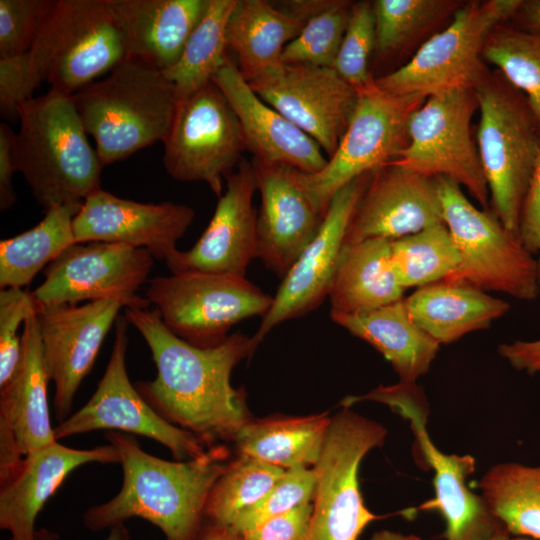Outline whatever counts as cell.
I'll list each match as a JSON object with an SVG mask.
<instances>
[{
	"label": "cell",
	"instance_id": "obj_39",
	"mask_svg": "<svg viewBox=\"0 0 540 540\" xmlns=\"http://www.w3.org/2000/svg\"><path fill=\"white\" fill-rule=\"evenodd\" d=\"M482 55L526 96L540 123V32L498 24L488 34Z\"/></svg>",
	"mask_w": 540,
	"mask_h": 540
},
{
	"label": "cell",
	"instance_id": "obj_47",
	"mask_svg": "<svg viewBox=\"0 0 540 540\" xmlns=\"http://www.w3.org/2000/svg\"><path fill=\"white\" fill-rule=\"evenodd\" d=\"M518 238L536 258L540 282V154L523 201Z\"/></svg>",
	"mask_w": 540,
	"mask_h": 540
},
{
	"label": "cell",
	"instance_id": "obj_3",
	"mask_svg": "<svg viewBox=\"0 0 540 540\" xmlns=\"http://www.w3.org/2000/svg\"><path fill=\"white\" fill-rule=\"evenodd\" d=\"M12 157L34 199L45 211L83 203L101 188L103 165L71 96L50 89L24 103Z\"/></svg>",
	"mask_w": 540,
	"mask_h": 540
},
{
	"label": "cell",
	"instance_id": "obj_29",
	"mask_svg": "<svg viewBox=\"0 0 540 540\" xmlns=\"http://www.w3.org/2000/svg\"><path fill=\"white\" fill-rule=\"evenodd\" d=\"M330 317L380 352L390 362L399 382L416 383L428 372L440 348L413 322L404 298L370 311L330 313Z\"/></svg>",
	"mask_w": 540,
	"mask_h": 540
},
{
	"label": "cell",
	"instance_id": "obj_48",
	"mask_svg": "<svg viewBox=\"0 0 540 540\" xmlns=\"http://www.w3.org/2000/svg\"><path fill=\"white\" fill-rule=\"evenodd\" d=\"M15 132L6 123L0 124V209H10L17 196L13 186V175L17 171L12 157Z\"/></svg>",
	"mask_w": 540,
	"mask_h": 540
},
{
	"label": "cell",
	"instance_id": "obj_8",
	"mask_svg": "<svg viewBox=\"0 0 540 540\" xmlns=\"http://www.w3.org/2000/svg\"><path fill=\"white\" fill-rule=\"evenodd\" d=\"M28 53L42 82L69 96L127 56L109 0H55Z\"/></svg>",
	"mask_w": 540,
	"mask_h": 540
},
{
	"label": "cell",
	"instance_id": "obj_11",
	"mask_svg": "<svg viewBox=\"0 0 540 540\" xmlns=\"http://www.w3.org/2000/svg\"><path fill=\"white\" fill-rule=\"evenodd\" d=\"M145 298L174 334L198 347L220 344L237 323L269 311L273 296L246 277L171 273L148 280Z\"/></svg>",
	"mask_w": 540,
	"mask_h": 540
},
{
	"label": "cell",
	"instance_id": "obj_7",
	"mask_svg": "<svg viewBox=\"0 0 540 540\" xmlns=\"http://www.w3.org/2000/svg\"><path fill=\"white\" fill-rule=\"evenodd\" d=\"M436 178L443 219L460 255L459 266L443 281L525 301L536 299L540 294L536 258L494 214L473 205L458 183Z\"/></svg>",
	"mask_w": 540,
	"mask_h": 540
},
{
	"label": "cell",
	"instance_id": "obj_23",
	"mask_svg": "<svg viewBox=\"0 0 540 540\" xmlns=\"http://www.w3.org/2000/svg\"><path fill=\"white\" fill-rule=\"evenodd\" d=\"M37 311L23 324L22 357L12 378L0 387V484L30 453L56 441L47 397L50 381L43 360Z\"/></svg>",
	"mask_w": 540,
	"mask_h": 540
},
{
	"label": "cell",
	"instance_id": "obj_1",
	"mask_svg": "<svg viewBox=\"0 0 540 540\" xmlns=\"http://www.w3.org/2000/svg\"><path fill=\"white\" fill-rule=\"evenodd\" d=\"M124 317L144 338L156 366L155 379L134 385L145 401L207 448L234 441L252 417L231 374L257 348L253 338L238 332L218 345L198 347L169 330L155 308H124Z\"/></svg>",
	"mask_w": 540,
	"mask_h": 540
},
{
	"label": "cell",
	"instance_id": "obj_45",
	"mask_svg": "<svg viewBox=\"0 0 540 540\" xmlns=\"http://www.w3.org/2000/svg\"><path fill=\"white\" fill-rule=\"evenodd\" d=\"M42 80L29 53L0 58V115L7 121H18L20 107L34 98Z\"/></svg>",
	"mask_w": 540,
	"mask_h": 540
},
{
	"label": "cell",
	"instance_id": "obj_41",
	"mask_svg": "<svg viewBox=\"0 0 540 540\" xmlns=\"http://www.w3.org/2000/svg\"><path fill=\"white\" fill-rule=\"evenodd\" d=\"M374 51L373 2H355L333 69L358 94L376 87V77L369 68Z\"/></svg>",
	"mask_w": 540,
	"mask_h": 540
},
{
	"label": "cell",
	"instance_id": "obj_4",
	"mask_svg": "<svg viewBox=\"0 0 540 540\" xmlns=\"http://www.w3.org/2000/svg\"><path fill=\"white\" fill-rule=\"evenodd\" d=\"M71 98L103 166L164 142L177 107L163 71L130 56Z\"/></svg>",
	"mask_w": 540,
	"mask_h": 540
},
{
	"label": "cell",
	"instance_id": "obj_52",
	"mask_svg": "<svg viewBox=\"0 0 540 540\" xmlns=\"http://www.w3.org/2000/svg\"><path fill=\"white\" fill-rule=\"evenodd\" d=\"M57 536L47 529H40L37 531L36 540H56ZM106 540H129V532L127 528L122 525H117L110 529V533Z\"/></svg>",
	"mask_w": 540,
	"mask_h": 540
},
{
	"label": "cell",
	"instance_id": "obj_34",
	"mask_svg": "<svg viewBox=\"0 0 540 540\" xmlns=\"http://www.w3.org/2000/svg\"><path fill=\"white\" fill-rule=\"evenodd\" d=\"M478 486L489 509L510 534L540 540V464L496 463Z\"/></svg>",
	"mask_w": 540,
	"mask_h": 540
},
{
	"label": "cell",
	"instance_id": "obj_43",
	"mask_svg": "<svg viewBox=\"0 0 540 540\" xmlns=\"http://www.w3.org/2000/svg\"><path fill=\"white\" fill-rule=\"evenodd\" d=\"M55 0H0V58L30 51Z\"/></svg>",
	"mask_w": 540,
	"mask_h": 540
},
{
	"label": "cell",
	"instance_id": "obj_44",
	"mask_svg": "<svg viewBox=\"0 0 540 540\" xmlns=\"http://www.w3.org/2000/svg\"><path fill=\"white\" fill-rule=\"evenodd\" d=\"M37 310L32 293L21 288L1 289L0 387L12 378L22 357V335H18L19 328Z\"/></svg>",
	"mask_w": 540,
	"mask_h": 540
},
{
	"label": "cell",
	"instance_id": "obj_27",
	"mask_svg": "<svg viewBox=\"0 0 540 540\" xmlns=\"http://www.w3.org/2000/svg\"><path fill=\"white\" fill-rule=\"evenodd\" d=\"M127 56L164 71L179 59L208 0H109Z\"/></svg>",
	"mask_w": 540,
	"mask_h": 540
},
{
	"label": "cell",
	"instance_id": "obj_50",
	"mask_svg": "<svg viewBox=\"0 0 540 540\" xmlns=\"http://www.w3.org/2000/svg\"><path fill=\"white\" fill-rule=\"evenodd\" d=\"M509 22L522 30L540 32V0H522Z\"/></svg>",
	"mask_w": 540,
	"mask_h": 540
},
{
	"label": "cell",
	"instance_id": "obj_32",
	"mask_svg": "<svg viewBox=\"0 0 540 540\" xmlns=\"http://www.w3.org/2000/svg\"><path fill=\"white\" fill-rule=\"evenodd\" d=\"M330 422L328 413L252 418L241 428L233 442L238 454L257 458L284 470L311 468L321 456Z\"/></svg>",
	"mask_w": 540,
	"mask_h": 540
},
{
	"label": "cell",
	"instance_id": "obj_24",
	"mask_svg": "<svg viewBox=\"0 0 540 540\" xmlns=\"http://www.w3.org/2000/svg\"><path fill=\"white\" fill-rule=\"evenodd\" d=\"M192 207L142 203L98 189L87 197L73 220L76 243L107 242L146 249L165 261L193 222Z\"/></svg>",
	"mask_w": 540,
	"mask_h": 540
},
{
	"label": "cell",
	"instance_id": "obj_25",
	"mask_svg": "<svg viewBox=\"0 0 540 540\" xmlns=\"http://www.w3.org/2000/svg\"><path fill=\"white\" fill-rule=\"evenodd\" d=\"M212 81L232 106L253 160L294 167L306 173L324 168L320 145L285 116L265 103L228 57Z\"/></svg>",
	"mask_w": 540,
	"mask_h": 540
},
{
	"label": "cell",
	"instance_id": "obj_16",
	"mask_svg": "<svg viewBox=\"0 0 540 540\" xmlns=\"http://www.w3.org/2000/svg\"><path fill=\"white\" fill-rule=\"evenodd\" d=\"M153 264L146 249L75 243L43 270L44 281L31 293L38 306L118 299L124 308H148L150 302L136 293L148 282Z\"/></svg>",
	"mask_w": 540,
	"mask_h": 540
},
{
	"label": "cell",
	"instance_id": "obj_21",
	"mask_svg": "<svg viewBox=\"0 0 540 540\" xmlns=\"http://www.w3.org/2000/svg\"><path fill=\"white\" fill-rule=\"evenodd\" d=\"M442 223L437 178L391 161L371 172L348 225L345 243L395 240Z\"/></svg>",
	"mask_w": 540,
	"mask_h": 540
},
{
	"label": "cell",
	"instance_id": "obj_49",
	"mask_svg": "<svg viewBox=\"0 0 540 540\" xmlns=\"http://www.w3.org/2000/svg\"><path fill=\"white\" fill-rule=\"evenodd\" d=\"M498 353L514 369L540 376V339L503 343Z\"/></svg>",
	"mask_w": 540,
	"mask_h": 540
},
{
	"label": "cell",
	"instance_id": "obj_2",
	"mask_svg": "<svg viewBox=\"0 0 540 540\" xmlns=\"http://www.w3.org/2000/svg\"><path fill=\"white\" fill-rule=\"evenodd\" d=\"M105 437L119 452L122 485L113 498L84 512V526L99 532L138 517L159 528L165 540H199L208 496L228 464L227 447L168 461L145 452L125 433L108 431Z\"/></svg>",
	"mask_w": 540,
	"mask_h": 540
},
{
	"label": "cell",
	"instance_id": "obj_33",
	"mask_svg": "<svg viewBox=\"0 0 540 540\" xmlns=\"http://www.w3.org/2000/svg\"><path fill=\"white\" fill-rule=\"evenodd\" d=\"M83 203L51 207L33 228L0 242V288H23L76 243L73 220Z\"/></svg>",
	"mask_w": 540,
	"mask_h": 540
},
{
	"label": "cell",
	"instance_id": "obj_46",
	"mask_svg": "<svg viewBox=\"0 0 540 540\" xmlns=\"http://www.w3.org/2000/svg\"><path fill=\"white\" fill-rule=\"evenodd\" d=\"M312 503L301 505L239 534L242 540H305Z\"/></svg>",
	"mask_w": 540,
	"mask_h": 540
},
{
	"label": "cell",
	"instance_id": "obj_26",
	"mask_svg": "<svg viewBox=\"0 0 540 540\" xmlns=\"http://www.w3.org/2000/svg\"><path fill=\"white\" fill-rule=\"evenodd\" d=\"M112 445L74 449L57 440L28 454L17 471L0 484V528L9 540H36V519L47 500L75 469L90 463L120 464Z\"/></svg>",
	"mask_w": 540,
	"mask_h": 540
},
{
	"label": "cell",
	"instance_id": "obj_18",
	"mask_svg": "<svg viewBox=\"0 0 540 540\" xmlns=\"http://www.w3.org/2000/svg\"><path fill=\"white\" fill-rule=\"evenodd\" d=\"M370 175L359 176L334 195L317 234L282 278L269 311L252 336L257 347L274 327L308 314L328 297L348 225Z\"/></svg>",
	"mask_w": 540,
	"mask_h": 540
},
{
	"label": "cell",
	"instance_id": "obj_31",
	"mask_svg": "<svg viewBox=\"0 0 540 540\" xmlns=\"http://www.w3.org/2000/svg\"><path fill=\"white\" fill-rule=\"evenodd\" d=\"M405 290L393 269L391 240L345 243L328 293L330 313L370 311L403 299Z\"/></svg>",
	"mask_w": 540,
	"mask_h": 540
},
{
	"label": "cell",
	"instance_id": "obj_10",
	"mask_svg": "<svg viewBox=\"0 0 540 540\" xmlns=\"http://www.w3.org/2000/svg\"><path fill=\"white\" fill-rule=\"evenodd\" d=\"M367 400L386 404L409 420L415 449L421 453L423 465L434 472V497L415 510L440 514L445 523L442 538L488 540L505 529L482 495L476 494L467 485L468 476L475 471L474 457L470 454H446L430 440L426 429L428 406L416 383L380 385L365 395L351 397L353 404Z\"/></svg>",
	"mask_w": 540,
	"mask_h": 540
},
{
	"label": "cell",
	"instance_id": "obj_51",
	"mask_svg": "<svg viewBox=\"0 0 540 540\" xmlns=\"http://www.w3.org/2000/svg\"><path fill=\"white\" fill-rule=\"evenodd\" d=\"M199 540H242V538L228 527L205 522Z\"/></svg>",
	"mask_w": 540,
	"mask_h": 540
},
{
	"label": "cell",
	"instance_id": "obj_14",
	"mask_svg": "<svg viewBox=\"0 0 540 540\" xmlns=\"http://www.w3.org/2000/svg\"><path fill=\"white\" fill-rule=\"evenodd\" d=\"M476 109L475 90H453L426 98L412 113L409 143L394 161L425 175L455 181L487 210L488 184L471 134Z\"/></svg>",
	"mask_w": 540,
	"mask_h": 540
},
{
	"label": "cell",
	"instance_id": "obj_40",
	"mask_svg": "<svg viewBox=\"0 0 540 540\" xmlns=\"http://www.w3.org/2000/svg\"><path fill=\"white\" fill-rule=\"evenodd\" d=\"M353 2L308 1L309 14L300 33L282 54L283 64H308L333 68Z\"/></svg>",
	"mask_w": 540,
	"mask_h": 540
},
{
	"label": "cell",
	"instance_id": "obj_13",
	"mask_svg": "<svg viewBox=\"0 0 540 540\" xmlns=\"http://www.w3.org/2000/svg\"><path fill=\"white\" fill-rule=\"evenodd\" d=\"M424 101L421 96L390 94L377 84L358 94L336 151L322 170L303 173L307 188L324 214L342 187L400 156L409 143V119Z\"/></svg>",
	"mask_w": 540,
	"mask_h": 540
},
{
	"label": "cell",
	"instance_id": "obj_28",
	"mask_svg": "<svg viewBox=\"0 0 540 540\" xmlns=\"http://www.w3.org/2000/svg\"><path fill=\"white\" fill-rule=\"evenodd\" d=\"M307 17L277 9L264 0H238L227 27V45L249 85L275 76L283 67L286 45L301 31Z\"/></svg>",
	"mask_w": 540,
	"mask_h": 540
},
{
	"label": "cell",
	"instance_id": "obj_54",
	"mask_svg": "<svg viewBox=\"0 0 540 540\" xmlns=\"http://www.w3.org/2000/svg\"><path fill=\"white\" fill-rule=\"evenodd\" d=\"M488 540H533V539L524 537V536L512 535L506 529H502L501 531L491 536Z\"/></svg>",
	"mask_w": 540,
	"mask_h": 540
},
{
	"label": "cell",
	"instance_id": "obj_20",
	"mask_svg": "<svg viewBox=\"0 0 540 540\" xmlns=\"http://www.w3.org/2000/svg\"><path fill=\"white\" fill-rule=\"evenodd\" d=\"M251 163L261 196L257 258L283 278L315 237L326 214L307 188L303 171L255 160Z\"/></svg>",
	"mask_w": 540,
	"mask_h": 540
},
{
	"label": "cell",
	"instance_id": "obj_36",
	"mask_svg": "<svg viewBox=\"0 0 540 540\" xmlns=\"http://www.w3.org/2000/svg\"><path fill=\"white\" fill-rule=\"evenodd\" d=\"M462 5L454 0L374 1L376 57L383 61L399 55L444 20H451Z\"/></svg>",
	"mask_w": 540,
	"mask_h": 540
},
{
	"label": "cell",
	"instance_id": "obj_6",
	"mask_svg": "<svg viewBox=\"0 0 540 540\" xmlns=\"http://www.w3.org/2000/svg\"><path fill=\"white\" fill-rule=\"evenodd\" d=\"M522 0L470 1L426 39L403 66L376 78L394 95L428 98L453 90H475L490 70L482 51L490 31L509 22Z\"/></svg>",
	"mask_w": 540,
	"mask_h": 540
},
{
	"label": "cell",
	"instance_id": "obj_19",
	"mask_svg": "<svg viewBox=\"0 0 540 540\" xmlns=\"http://www.w3.org/2000/svg\"><path fill=\"white\" fill-rule=\"evenodd\" d=\"M253 91L327 153L336 151L354 113L358 93L330 67L284 64Z\"/></svg>",
	"mask_w": 540,
	"mask_h": 540
},
{
	"label": "cell",
	"instance_id": "obj_9",
	"mask_svg": "<svg viewBox=\"0 0 540 540\" xmlns=\"http://www.w3.org/2000/svg\"><path fill=\"white\" fill-rule=\"evenodd\" d=\"M387 429L350 407L331 417L321 456L313 467V510L305 540H359L376 515L365 505L359 467L373 449L382 447Z\"/></svg>",
	"mask_w": 540,
	"mask_h": 540
},
{
	"label": "cell",
	"instance_id": "obj_38",
	"mask_svg": "<svg viewBox=\"0 0 540 540\" xmlns=\"http://www.w3.org/2000/svg\"><path fill=\"white\" fill-rule=\"evenodd\" d=\"M286 470L238 454L212 487L205 506V522L229 527L235 517L256 504Z\"/></svg>",
	"mask_w": 540,
	"mask_h": 540
},
{
	"label": "cell",
	"instance_id": "obj_53",
	"mask_svg": "<svg viewBox=\"0 0 540 540\" xmlns=\"http://www.w3.org/2000/svg\"><path fill=\"white\" fill-rule=\"evenodd\" d=\"M370 540H422L419 536L414 534H403L392 530H379L375 532Z\"/></svg>",
	"mask_w": 540,
	"mask_h": 540
},
{
	"label": "cell",
	"instance_id": "obj_5",
	"mask_svg": "<svg viewBox=\"0 0 540 540\" xmlns=\"http://www.w3.org/2000/svg\"><path fill=\"white\" fill-rule=\"evenodd\" d=\"M477 147L493 214L518 238L523 201L540 154V123L526 96L500 71L475 89ZM519 239V238H518Z\"/></svg>",
	"mask_w": 540,
	"mask_h": 540
},
{
	"label": "cell",
	"instance_id": "obj_17",
	"mask_svg": "<svg viewBox=\"0 0 540 540\" xmlns=\"http://www.w3.org/2000/svg\"><path fill=\"white\" fill-rule=\"evenodd\" d=\"M123 307L118 299L38 306L42 355L55 386L53 407L60 422L70 416L79 386Z\"/></svg>",
	"mask_w": 540,
	"mask_h": 540
},
{
	"label": "cell",
	"instance_id": "obj_37",
	"mask_svg": "<svg viewBox=\"0 0 540 540\" xmlns=\"http://www.w3.org/2000/svg\"><path fill=\"white\" fill-rule=\"evenodd\" d=\"M391 261L400 285L423 287L448 278L460 255L445 223L391 240Z\"/></svg>",
	"mask_w": 540,
	"mask_h": 540
},
{
	"label": "cell",
	"instance_id": "obj_42",
	"mask_svg": "<svg viewBox=\"0 0 540 540\" xmlns=\"http://www.w3.org/2000/svg\"><path fill=\"white\" fill-rule=\"evenodd\" d=\"M315 482L313 467L286 470L271 489L256 504L239 513L228 528L242 534L273 517L311 503Z\"/></svg>",
	"mask_w": 540,
	"mask_h": 540
},
{
	"label": "cell",
	"instance_id": "obj_35",
	"mask_svg": "<svg viewBox=\"0 0 540 540\" xmlns=\"http://www.w3.org/2000/svg\"><path fill=\"white\" fill-rule=\"evenodd\" d=\"M238 0H208L200 21L174 65L164 70L177 102L212 81L229 55L227 27Z\"/></svg>",
	"mask_w": 540,
	"mask_h": 540
},
{
	"label": "cell",
	"instance_id": "obj_12",
	"mask_svg": "<svg viewBox=\"0 0 540 540\" xmlns=\"http://www.w3.org/2000/svg\"><path fill=\"white\" fill-rule=\"evenodd\" d=\"M163 145V165L172 178L206 183L218 197L247 151L239 120L213 81L177 102Z\"/></svg>",
	"mask_w": 540,
	"mask_h": 540
},
{
	"label": "cell",
	"instance_id": "obj_22",
	"mask_svg": "<svg viewBox=\"0 0 540 540\" xmlns=\"http://www.w3.org/2000/svg\"><path fill=\"white\" fill-rule=\"evenodd\" d=\"M213 216L198 241L186 251L176 250L164 262L171 273L205 272L246 277L258 256L257 190L252 163L244 158L226 178Z\"/></svg>",
	"mask_w": 540,
	"mask_h": 540
},
{
	"label": "cell",
	"instance_id": "obj_15",
	"mask_svg": "<svg viewBox=\"0 0 540 540\" xmlns=\"http://www.w3.org/2000/svg\"><path fill=\"white\" fill-rule=\"evenodd\" d=\"M128 322L118 316L105 372L88 402L54 427L58 441L96 430L145 436L167 447L177 461L203 456L208 448L192 433L160 416L129 380L126 368Z\"/></svg>",
	"mask_w": 540,
	"mask_h": 540
},
{
	"label": "cell",
	"instance_id": "obj_30",
	"mask_svg": "<svg viewBox=\"0 0 540 540\" xmlns=\"http://www.w3.org/2000/svg\"><path fill=\"white\" fill-rule=\"evenodd\" d=\"M404 301L413 322L439 344L486 329L510 309L482 290L446 281L420 287Z\"/></svg>",
	"mask_w": 540,
	"mask_h": 540
}]
</instances>
